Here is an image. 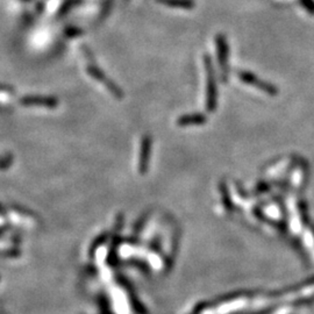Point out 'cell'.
Returning a JSON list of instances; mask_svg holds the SVG:
<instances>
[{
  "label": "cell",
  "instance_id": "obj_1",
  "mask_svg": "<svg viewBox=\"0 0 314 314\" xmlns=\"http://www.w3.org/2000/svg\"><path fill=\"white\" fill-rule=\"evenodd\" d=\"M204 64L206 70V81H207V107L213 109L217 103V83H215V71L213 62L209 54L204 56Z\"/></svg>",
  "mask_w": 314,
  "mask_h": 314
},
{
  "label": "cell",
  "instance_id": "obj_3",
  "mask_svg": "<svg viewBox=\"0 0 314 314\" xmlns=\"http://www.w3.org/2000/svg\"><path fill=\"white\" fill-rule=\"evenodd\" d=\"M238 75H239V78H241V80L244 81L246 84L252 85V87H255V88H259L262 90V91L268 93V95H271V96L276 95L277 90L275 87H272L270 83H268V81H264L262 79L258 78V77H256L252 72L240 71Z\"/></svg>",
  "mask_w": 314,
  "mask_h": 314
},
{
  "label": "cell",
  "instance_id": "obj_6",
  "mask_svg": "<svg viewBox=\"0 0 314 314\" xmlns=\"http://www.w3.org/2000/svg\"><path fill=\"white\" fill-rule=\"evenodd\" d=\"M157 3L171 8H182V10H191L195 5L193 0H157Z\"/></svg>",
  "mask_w": 314,
  "mask_h": 314
},
{
  "label": "cell",
  "instance_id": "obj_4",
  "mask_svg": "<svg viewBox=\"0 0 314 314\" xmlns=\"http://www.w3.org/2000/svg\"><path fill=\"white\" fill-rule=\"evenodd\" d=\"M88 72L89 75L93 77V78L97 79L98 81H101V83H104V85L106 88H107L108 90H111V91L113 92V95H116L117 97H121L122 93H121V90L117 87L116 84L113 83V81L111 79H108L107 77L105 76V73L100 70L99 68L96 67L95 64H90L88 67Z\"/></svg>",
  "mask_w": 314,
  "mask_h": 314
},
{
  "label": "cell",
  "instance_id": "obj_7",
  "mask_svg": "<svg viewBox=\"0 0 314 314\" xmlns=\"http://www.w3.org/2000/svg\"><path fill=\"white\" fill-rule=\"evenodd\" d=\"M299 3L309 14L314 15V0H299Z\"/></svg>",
  "mask_w": 314,
  "mask_h": 314
},
{
  "label": "cell",
  "instance_id": "obj_5",
  "mask_svg": "<svg viewBox=\"0 0 314 314\" xmlns=\"http://www.w3.org/2000/svg\"><path fill=\"white\" fill-rule=\"evenodd\" d=\"M23 105H36V106H47V107H55L57 101L54 98L49 97H26L21 100Z\"/></svg>",
  "mask_w": 314,
  "mask_h": 314
},
{
  "label": "cell",
  "instance_id": "obj_2",
  "mask_svg": "<svg viewBox=\"0 0 314 314\" xmlns=\"http://www.w3.org/2000/svg\"><path fill=\"white\" fill-rule=\"evenodd\" d=\"M215 44H217V57L220 71L223 81L227 80L230 68H228V54H230V48L226 40V36L223 34H218L215 38Z\"/></svg>",
  "mask_w": 314,
  "mask_h": 314
},
{
  "label": "cell",
  "instance_id": "obj_8",
  "mask_svg": "<svg viewBox=\"0 0 314 314\" xmlns=\"http://www.w3.org/2000/svg\"><path fill=\"white\" fill-rule=\"evenodd\" d=\"M0 90H8V87H5V85H0Z\"/></svg>",
  "mask_w": 314,
  "mask_h": 314
}]
</instances>
